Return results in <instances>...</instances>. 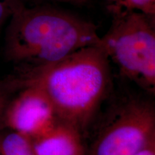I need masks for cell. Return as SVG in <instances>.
<instances>
[{"label":"cell","mask_w":155,"mask_h":155,"mask_svg":"<svg viewBox=\"0 0 155 155\" xmlns=\"http://www.w3.org/2000/svg\"><path fill=\"white\" fill-rule=\"evenodd\" d=\"M96 25L48 6H24L9 19L4 55L15 70L45 66L81 48L98 44Z\"/></svg>","instance_id":"obj_2"},{"label":"cell","mask_w":155,"mask_h":155,"mask_svg":"<svg viewBox=\"0 0 155 155\" xmlns=\"http://www.w3.org/2000/svg\"><path fill=\"white\" fill-rule=\"evenodd\" d=\"M26 0H0V31L17 10L26 5Z\"/></svg>","instance_id":"obj_9"},{"label":"cell","mask_w":155,"mask_h":155,"mask_svg":"<svg viewBox=\"0 0 155 155\" xmlns=\"http://www.w3.org/2000/svg\"><path fill=\"white\" fill-rule=\"evenodd\" d=\"M36 2L40 3L43 2H59L72 4L75 5H84L88 2V0H35Z\"/></svg>","instance_id":"obj_11"},{"label":"cell","mask_w":155,"mask_h":155,"mask_svg":"<svg viewBox=\"0 0 155 155\" xmlns=\"http://www.w3.org/2000/svg\"><path fill=\"white\" fill-rule=\"evenodd\" d=\"M108 12L135 10L154 16L155 0H104Z\"/></svg>","instance_id":"obj_8"},{"label":"cell","mask_w":155,"mask_h":155,"mask_svg":"<svg viewBox=\"0 0 155 155\" xmlns=\"http://www.w3.org/2000/svg\"><path fill=\"white\" fill-rule=\"evenodd\" d=\"M9 101L4 127L34 139L49 131L59 121L47 98L38 89L25 87Z\"/></svg>","instance_id":"obj_5"},{"label":"cell","mask_w":155,"mask_h":155,"mask_svg":"<svg viewBox=\"0 0 155 155\" xmlns=\"http://www.w3.org/2000/svg\"><path fill=\"white\" fill-rule=\"evenodd\" d=\"M13 92L7 81L0 80V131L4 127V119L6 110L11 100Z\"/></svg>","instance_id":"obj_10"},{"label":"cell","mask_w":155,"mask_h":155,"mask_svg":"<svg viewBox=\"0 0 155 155\" xmlns=\"http://www.w3.org/2000/svg\"><path fill=\"white\" fill-rule=\"evenodd\" d=\"M0 155H1V154H0Z\"/></svg>","instance_id":"obj_13"},{"label":"cell","mask_w":155,"mask_h":155,"mask_svg":"<svg viewBox=\"0 0 155 155\" xmlns=\"http://www.w3.org/2000/svg\"><path fill=\"white\" fill-rule=\"evenodd\" d=\"M135 155H155V143L145 147Z\"/></svg>","instance_id":"obj_12"},{"label":"cell","mask_w":155,"mask_h":155,"mask_svg":"<svg viewBox=\"0 0 155 155\" xmlns=\"http://www.w3.org/2000/svg\"><path fill=\"white\" fill-rule=\"evenodd\" d=\"M109 12L111 25L99 44L124 77L154 94V16L135 10Z\"/></svg>","instance_id":"obj_3"},{"label":"cell","mask_w":155,"mask_h":155,"mask_svg":"<svg viewBox=\"0 0 155 155\" xmlns=\"http://www.w3.org/2000/svg\"><path fill=\"white\" fill-rule=\"evenodd\" d=\"M83 136L75 127L58 121L49 131L32 141L37 155H83Z\"/></svg>","instance_id":"obj_6"},{"label":"cell","mask_w":155,"mask_h":155,"mask_svg":"<svg viewBox=\"0 0 155 155\" xmlns=\"http://www.w3.org/2000/svg\"><path fill=\"white\" fill-rule=\"evenodd\" d=\"M1 155H37L32 141L28 136L9 129L0 131Z\"/></svg>","instance_id":"obj_7"},{"label":"cell","mask_w":155,"mask_h":155,"mask_svg":"<svg viewBox=\"0 0 155 155\" xmlns=\"http://www.w3.org/2000/svg\"><path fill=\"white\" fill-rule=\"evenodd\" d=\"M155 143V108L149 101L129 98L101 128L91 155H135Z\"/></svg>","instance_id":"obj_4"},{"label":"cell","mask_w":155,"mask_h":155,"mask_svg":"<svg viewBox=\"0 0 155 155\" xmlns=\"http://www.w3.org/2000/svg\"><path fill=\"white\" fill-rule=\"evenodd\" d=\"M110 63L98 43L45 66L15 70V74L6 81L14 92L25 87L38 89L58 120L83 135L111 90Z\"/></svg>","instance_id":"obj_1"}]
</instances>
